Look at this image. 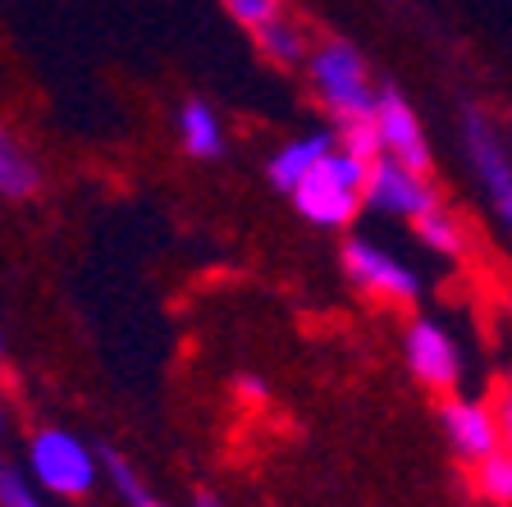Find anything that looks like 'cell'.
Masks as SVG:
<instances>
[{
    "mask_svg": "<svg viewBox=\"0 0 512 507\" xmlns=\"http://www.w3.org/2000/svg\"><path fill=\"white\" fill-rule=\"evenodd\" d=\"M499 416H503V430H508V439H512V375H508V384H503V398H499Z\"/></svg>",
    "mask_w": 512,
    "mask_h": 507,
    "instance_id": "cell-20",
    "label": "cell"
},
{
    "mask_svg": "<svg viewBox=\"0 0 512 507\" xmlns=\"http://www.w3.org/2000/svg\"><path fill=\"white\" fill-rule=\"evenodd\" d=\"M375 128H380V142L389 156H398L416 174H430V147H426V133H421V119L412 115V106L398 92H380Z\"/></svg>",
    "mask_w": 512,
    "mask_h": 507,
    "instance_id": "cell-9",
    "label": "cell"
},
{
    "mask_svg": "<svg viewBox=\"0 0 512 507\" xmlns=\"http://www.w3.org/2000/svg\"><path fill=\"white\" fill-rule=\"evenodd\" d=\"M142 507H160V503H156V498H147V503H142Z\"/></svg>",
    "mask_w": 512,
    "mask_h": 507,
    "instance_id": "cell-22",
    "label": "cell"
},
{
    "mask_svg": "<svg viewBox=\"0 0 512 507\" xmlns=\"http://www.w3.org/2000/svg\"><path fill=\"white\" fill-rule=\"evenodd\" d=\"M439 425H444V439L453 444V453L462 462H485L490 453L503 448V416L494 412L490 402H476V398H453L444 402L439 412Z\"/></svg>",
    "mask_w": 512,
    "mask_h": 507,
    "instance_id": "cell-7",
    "label": "cell"
},
{
    "mask_svg": "<svg viewBox=\"0 0 512 507\" xmlns=\"http://www.w3.org/2000/svg\"><path fill=\"white\" fill-rule=\"evenodd\" d=\"M252 37L261 42V51H266L275 64L302 60V32H298V23H288L284 14H279V19H270L266 28H256Z\"/></svg>",
    "mask_w": 512,
    "mask_h": 507,
    "instance_id": "cell-15",
    "label": "cell"
},
{
    "mask_svg": "<svg viewBox=\"0 0 512 507\" xmlns=\"http://www.w3.org/2000/svg\"><path fill=\"white\" fill-rule=\"evenodd\" d=\"M197 507H220V498H211V494H202V498H197Z\"/></svg>",
    "mask_w": 512,
    "mask_h": 507,
    "instance_id": "cell-21",
    "label": "cell"
},
{
    "mask_svg": "<svg viewBox=\"0 0 512 507\" xmlns=\"http://www.w3.org/2000/svg\"><path fill=\"white\" fill-rule=\"evenodd\" d=\"M96 466L101 457L69 430H37L28 444V471L46 494L83 498L96 485Z\"/></svg>",
    "mask_w": 512,
    "mask_h": 507,
    "instance_id": "cell-3",
    "label": "cell"
},
{
    "mask_svg": "<svg viewBox=\"0 0 512 507\" xmlns=\"http://www.w3.org/2000/svg\"><path fill=\"white\" fill-rule=\"evenodd\" d=\"M407 370H412L421 384H430V389H453V384L462 380V352L458 343H453V334H448L444 325H435V320H416L412 329H407Z\"/></svg>",
    "mask_w": 512,
    "mask_h": 507,
    "instance_id": "cell-8",
    "label": "cell"
},
{
    "mask_svg": "<svg viewBox=\"0 0 512 507\" xmlns=\"http://www.w3.org/2000/svg\"><path fill=\"white\" fill-rule=\"evenodd\" d=\"M366 201H371L375 211H389V215H407V220H416V215H426L439 206L435 188L426 183V174H416V169H407L398 156H375L371 160V179H366Z\"/></svg>",
    "mask_w": 512,
    "mask_h": 507,
    "instance_id": "cell-6",
    "label": "cell"
},
{
    "mask_svg": "<svg viewBox=\"0 0 512 507\" xmlns=\"http://www.w3.org/2000/svg\"><path fill=\"white\" fill-rule=\"evenodd\" d=\"M0 348H5V343H0Z\"/></svg>",
    "mask_w": 512,
    "mask_h": 507,
    "instance_id": "cell-23",
    "label": "cell"
},
{
    "mask_svg": "<svg viewBox=\"0 0 512 507\" xmlns=\"http://www.w3.org/2000/svg\"><path fill=\"white\" fill-rule=\"evenodd\" d=\"M462 138H467V160L476 169V179L485 183L499 220L512 233V151L503 147V138L494 133V124L485 119V110H467L462 119Z\"/></svg>",
    "mask_w": 512,
    "mask_h": 507,
    "instance_id": "cell-4",
    "label": "cell"
},
{
    "mask_svg": "<svg viewBox=\"0 0 512 507\" xmlns=\"http://www.w3.org/2000/svg\"><path fill=\"white\" fill-rule=\"evenodd\" d=\"M101 466H106V476H110V485H115V494L119 498H124V503L128 507H142V503H147V489H142L138 485V476H133V466H128L124 462V457H119L115 453V448H101Z\"/></svg>",
    "mask_w": 512,
    "mask_h": 507,
    "instance_id": "cell-17",
    "label": "cell"
},
{
    "mask_svg": "<svg viewBox=\"0 0 512 507\" xmlns=\"http://www.w3.org/2000/svg\"><path fill=\"white\" fill-rule=\"evenodd\" d=\"M343 270H348V279L357 288L384 297V302H412L421 293V279H416L412 265H403L394 252H384V247L366 243V238H352L343 247Z\"/></svg>",
    "mask_w": 512,
    "mask_h": 507,
    "instance_id": "cell-5",
    "label": "cell"
},
{
    "mask_svg": "<svg viewBox=\"0 0 512 507\" xmlns=\"http://www.w3.org/2000/svg\"><path fill=\"white\" fill-rule=\"evenodd\" d=\"M334 147H339V133H325V128H320V133H307V138H298V142H288V147H279L275 160H270V183H275L279 192H293Z\"/></svg>",
    "mask_w": 512,
    "mask_h": 507,
    "instance_id": "cell-10",
    "label": "cell"
},
{
    "mask_svg": "<svg viewBox=\"0 0 512 507\" xmlns=\"http://www.w3.org/2000/svg\"><path fill=\"white\" fill-rule=\"evenodd\" d=\"M179 142L188 156L197 160H211L224 151V128H220V115H215L206 101H183L179 106Z\"/></svg>",
    "mask_w": 512,
    "mask_h": 507,
    "instance_id": "cell-11",
    "label": "cell"
},
{
    "mask_svg": "<svg viewBox=\"0 0 512 507\" xmlns=\"http://www.w3.org/2000/svg\"><path fill=\"white\" fill-rule=\"evenodd\" d=\"M307 69H311V83H316V92L325 96V106L339 115V124L375 115V101H380V92H371L366 60L352 51L348 42L316 46V51H311V60H307Z\"/></svg>",
    "mask_w": 512,
    "mask_h": 507,
    "instance_id": "cell-2",
    "label": "cell"
},
{
    "mask_svg": "<svg viewBox=\"0 0 512 507\" xmlns=\"http://www.w3.org/2000/svg\"><path fill=\"white\" fill-rule=\"evenodd\" d=\"M412 224H416V238H421L430 252H439V256H462V224L453 220L444 206H435V211H426V215H416Z\"/></svg>",
    "mask_w": 512,
    "mask_h": 507,
    "instance_id": "cell-13",
    "label": "cell"
},
{
    "mask_svg": "<svg viewBox=\"0 0 512 507\" xmlns=\"http://www.w3.org/2000/svg\"><path fill=\"white\" fill-rule=\"evenodd\" d=\"M0 425H5V421H0Z\"/></svg>",
    "mask_w": 512,
    "mask_h": 507,
    "instance_id": "cell-24",
    "label": "cell"
},
{
    "mask_svg": "<svg viewBox=\"0 0 512 507\" xmlns=\"http://www.w3.org/2000/svg\"><path fill=\"white\" fill-rule=\"evenodd\" d=\"M476 489L490 498V503L512 507V439L499 453L485 457V462H476Z\"/></svg>",
    "mask_w": 512,
    "mask_h": 507,
    "instance_id": "cell-14",
    "label": "cell"
},
{
    "mask_svg": "<svg viewBox=\"0 0 512 507\" xmlns=\"http://www.w3.org/2000/svg\"><path fill=\"white\" fill-rule=\"evenodd\" d=\"M339 147L352 151V156H362L366 165H371L375 156H384V142H380V128H375V115L348 119V124L339 128Z\"/></svg>",
    "mask_w": 512,
    "mask_h": 507,
    "instance_id": "cell-16",
    "label": "cell"
},
{
    "mask_svg": "<svg viewBox=\"0 0 512 507\" xmlns=\"http://www.w3.org/2000/svg\"><path fill=\"white\" fill-rule=\"evenodd\" d=\"M0 507H46V503L37 498V489L23 480V471L0 462Z\"/></svg>",
    "mask_w": 512,
    "mask_h": 507,
    "instance_id": "cell-18",
    "label": "cell"
},
{
    "mask_svg": "<svg viewBox=\"0 0 512 507\" xmlns=\"http://www.w3.org/2000/svg\"><path fill=\"white\" fill-rule=\"evenodd\" d=\"M224 10L234 14L247 32L266 28L270 19H279V14H284V10H279V0H224Z\"/></svg>",
    "mask_w": 512,
    "mask_h": 507,
    "instance_id": "cell-19",
    "label": "cell"
},
{
    "mask_svg": "<svg viewBox=\"0 0 512 507\" xmlns=\"http://www.w3.org/2000/svg\"><path fill=\"white\" fill-rule=\"evenodd\" d=\"M37 188H42L37 160L0 128V197H32Z\"/></svg>",
    "mask_w": 512,
    "mask_h": 507,
    "instance_id": "cell-12",
    "label": "cell"
},
{
    "mask_svg": "<svg viewBox=\"0 0 512 507\" xmlns=\"http://www.w3.org/2000/svg\"><path fill=\"white\" fill-rule=\"evenodd\" d=\"M366 179H371V165L362 156H352V151L334 147L288 197H293L302 220L320 224V229H343V224H352L357 206H362Z\"/></svg>",
    "mask_w": 512,
    "mask_h": 507,
    "instance_id": "cell-1",
    "label": "cell"
}]
</instances>
